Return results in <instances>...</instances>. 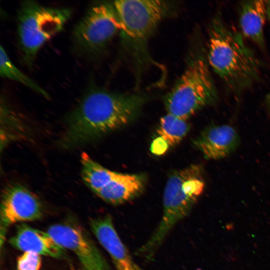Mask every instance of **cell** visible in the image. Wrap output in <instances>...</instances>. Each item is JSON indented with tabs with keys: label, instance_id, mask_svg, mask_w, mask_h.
Listing matches in <instances>:
<instances>
[{
	"label": "cell",
	"instance_id": "30bf717a",
	"mask_svg": "<svg viewBox=\"0 0 270 270\" xmlns=\"http://www.w3.org/2000/svg\"><path fill=\"white\" fill-rule=\"evenodd\" d=\"M193 144L205 158L218 160L233 152L238 146L240 138L230 125H212L204 128Z\"/></svg>",
	"mask_w": 270,
	"mask_h": 270
},
{
	"label": "cell",
	"instance_id": "7c38bea8",
	"mask_svg": "<svg viewBox=\"0 0 270 270\" xmlns=\"http://www.w3.org/2000/svg\"><path fill=\"white\" fill-rule=\"evenodd\" d=\"M14 248L54 258L64 255V248L58 245L48 233L26 224L19 226L10 240Z\"/></svg>",
	"mask_w": 270,
	"mask_h": 270
},
{
	"label": "cell",
	"instance_id": "ac0fdd59",
	"mask_svg": "<svg viewBox=\"0 0 270 270\" xmlns=\"http://www.w3.org/2000/svg\"><path fill=\"white\" fill-rule=\"evenodd\" d=\"M42 266L41 255L25 252L17 259L18 270H40Z\"/></svg>",
	"mask_w": 270,
	"mask_h": 270
},
{
	"label": "cell",
	"instance_id": "277c9868",
	"mask_svg": "<svg viewBox=\"0 0 270 270\" xmlns=\"http://www.w3.org/2000/svg\"><path fill=\"white\" fill-rule=\"evenodd\" d=\"M202 168L191 164L169 177L164 192L163 214L160 223L137 252L151 259L174 226L189 212L204 188Z\"/></svg>",
	"mask_w": 270,
	"mask_h": 270
},
{
	"label": "cell",
	"instance_id": "5b68a950",
	"mask_svg": "<svg viewBox=\"0 0 270 270\" xmlns=\"http://www.w3.org/2000/svg\"><path fill=\"white\" fill-rule=\"evenodd\" d=\"M206 56L200 47L190 56L184 72L164 97L168 114L186 120L202 108L218 102Z\"/></svg>",
	"mask_w": 270,
	"mask_h": 270
},
{
	"label": "cell",
	"instance_id": "8fae6325",
	"mask_svg": "<svg viewBox=\"0 0 270 270\" xmlns=\"http://www.w3.org/2000/svg\"><path fill=\"white\" fill-rule=\"evenodd\" d=\"M90 226L93 234L110 256L116 270H144L132 258L116 230L111 216L92 219Z\"/></svg>",
	"mask_w": 270,
	"mask_h": 270
},
{
	"label": "cell",
	"instance_id": "e0dca14e",
	"mask_svg": "<svg viewBox=\"0 0 270 270\" xmlns=\"http://www.w3.org/2000/svg\"><path fill=\"white\" fill-rule=\"evenodd\" d=\"M0 50V74L2 77L22 84L44 98H49L47 92L14 66L2 46Z\"/></svg>",
	"mask_w": 270,
	"mask_h": 270
},
{
	"label": "cell",
	"instance_id": "44dd1931",
	"mask_svg": "<svg viewBox=\"0 0 270 270\" xmlns=\"http://www.w3.org/2000/svg\"><path fill=\"white\" fill-rule=\"evenodd\" d=\"M266 2L267 18L270 20V0H266Z\"/></svg>",
	"mask_w": 270,
	"mask_h": 270
},
{
	"label": "cell",
	"instance_id": "5bb4252c",
	"mask_svg": "<svg viewBox=\"0 0 270 270\" xmlns=\"http://www.w3.org/2000/svg\"><path fill=\"white\" fill-rule=\"evenodd\" d=\"M145 184L144 175L120 173L96 194L108 202L121 204L138 196L143 192Z\"/></svg>",
	"mask_w": 270,
	"mask_h": 270
},
{
	"label": "cell",
	"instance_id": "3957f363",
	"mask_svg": "<svg viewBox=\"0 0 270 270\" xmlns=\"http://www.w3.org/2000/svg\"><path fill=\"white\" fill-rule=\"evenodd\" d=\"M120 24L122 44L140 74L152 62L148 41L160 22L174 8L168 1L120 0L114 2Z\"/></svg>",
	"mask_w": 270,
	"mask_h": 270
},
{
	"label": "cell",
	"instance_id": "9c48e42d",
	"mask_svg": "<svg viewBox=\"0 0 270 270\" xmlns=\"http://www.w3.org/2000/svg\"><path fill=\"white\" fill-rule=\"evenodd\" d=\"M43 208L38 198L26 188L14 184L3 193L0 205L1 234L14 224L40 220Z\"/></svg>",
	"mask_w": 270,
	"mask_h": 270
},
{
	"label": "cell",
	"instance_id": "4fadbf2b",
	"mask_svg": "<svg viewBox=\"0 0 270 270\" xmlns=\"http://www.w3.org/2000/svg\"><path fill=\"white\" fill-rule=\"evenodd\" d=\"M240 6L239 22L244 36L264 50V28L267 18L266 1L244 0Z\"/></svg>",
	"mask_w": 270,
	"mask_h": 270
},
{
	"label": "cell",
	"instance_id": "d6986e66",
	"mask_svg": "<svg viewBox=\"0 0 270 270\" xmlns=\"http://www.w3.org/2000/svg\"><path fill=\"white\" fill-rule=\"evenodd\" d=\"M169 148L168 143L160 137L158 136L152 141L150 146V150L152 154L160 156L166 152Z\"/></svg>",
	"mask_w": 270,
	"mask_h": 270
},
{
	"label": "cell",
	"instance_id": "7a4b0ae2",
	"mask_svg": "<svg viewBox=\"0 0 270 270\" xmlns=\"http://www.w3.org/2000/svg\"><path fill=\"white\" fill-rule=\"evenodd\" d=\"M207 58L215 72L236 95L260 79L261 61L246 45L240 34L228 28L220 12L210 26Z\"/></svg>",
	"mask_w": 270,
	"mask_h": 270
},
{
	"label": "cell",
	"instance_id": "9a60e30c",
	"mask_svg": "<svg viewBox=\"0 0 270 270\" xmlns=\"http://www.w3.org/2000/svg\"><path fill=\"white\" fill-rule=\"evenodd\" d=\"M81 162L82 179L96 194L120 174L102 166L86 154L82 156Z\"/></svg>",
	"mask_w": 270,
	"mask_h": 270
},
{
	"label": "cell",
	"instance_id": "ba28073f",
	"mask_svg": "<svg viewBox=\"0 0 270 270\" xmlns=\"http://www.w3.org/2000/svg\"><path fill=\"white\" fill-rule=\"evenodd\" d=\"M47 232L58 245L76 254L84 270H110L96 246L80 228L56 224L50 226Z\"/></svg>",
	"mask_w": 270,
	"mask_h": 270
},
{
	"label": "cell",
	"instance_id": "6da1fadb",
	"mask_svg": "<svg viewBox=\"0 0 270 270\" xmlns=\"http://www.w3.org/2000/svg\"><path fill=\"white\" fill-rule=\"evenodd\" d=\"M148 97L144 93L90 88L69 115L60 146L68 149L80 146L124 126L138 116Z\"/></svg>",
	"mask_w": 270,
	"mask_h": 270
},
{
	"label": "cell",
	"instance_id": "52a82bcc",
	"mask_svg": "<svg viewBox=\"0 0 270 270\" xmlns=\"http://www.w3.org/2000/svg\"><path fill=\"white\" fill-rule=\"evenodd\" d=\"M120 30L114 2H102L91 6L75 26L72 41L81 53L96 56L104 52Z\"/></svg>",
	"mask_w": 270,
	"mask_h": 270
},
{
	"label": "cell",
	"instance_id": "8992f818",
	"mask_svg": "<svg viewBox=\"0 0 270 270\" xmlns=\"http://www.w3.org/2000/svg\"><path fill=\"white\" fill-rule=\"evenodd\" d=\"M68 8L43 6L33 0H24L18 12V41L22 59L31 66L42 46L60 32L70 18Z\"/></svg>",
	"mask_w": 270,
	"mask_h": 270
},
{
	"label": "cell",
	"instance_id": "2e32d148",
	"mask_svg": "<svg viewBox=\"0 0 270 270\" xmlns=\"http://www.w3.org/2000/svg\"><path fill=\"white\" fill-rule=\"evenodd\" d=\"M189 129L186 120L168 113L161 118L157 133L170 147L178 144Z\"/></svg>",
	"mask_w": 270,
	"mask_h": 270
},
{
	"label": "cell",
	"instance_id": "ffe728a7",
	"mask_svg": "<svg viewBox=\"0 0 270 270\" xmlns=\"http://www.w3.org/2000/svg\"><path fill=\"white\" fill-rule=\"evenodd\" d=\"M264 105L268 114H270V91L264 98Z\"/></svg>",
	"mask_w": 270,
	"mask_h": 270
}]
</instances>
